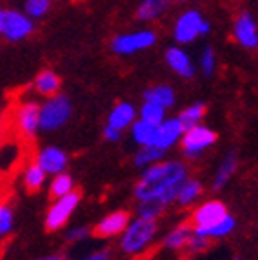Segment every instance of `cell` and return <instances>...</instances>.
<instances>
[{
	"label": "cell",
	"mask_w": 258,
	"mask_h": 260,
	"mask_svg": "<svg viewBox=\"0 0 258 260\" xmlns=\"http://www.w3.org/2000/svg\"><path fill=\"white\" fill-rule=\"evenodd\" d=\"M188 172L179 161H166L152 165L145 170L143 177L134 186V197L137 201L159 199V195L174 183L184 181Z\"/></svg>",
	"instance_id": "1"
},
{
	"label": "cell",
	"mask_w": 258,
	"mask_h": 260,
	"mask_svg": "<svg viewBox=\"0 0 258 260\" xmlns=\"http://www.w3.org/2000/svg\"><path fill=\"white\" fill-rule=\"evenodd\" d=\"M157 233V220L155 219H136L134 222H128L121 237V251L126 255H136V253L145 251V248L153 240Z\"/></svg>",
	"instance_id": "2"
},
{
	"label": "cell",
	"mask_w": 258,
	"mask_h": 260,
	"mask_svg": "<svg viewBox=\"0 0 258 260\" xmlns=\"http://www.w3.org/2000/svg\"><path fill=\"white\" fill-rule=\"evenodd\" d=\"M73 112V105L65 96H54L40 107V119L38 128L42 130H56L67 123Z\"/></svg>",
	"instance_id": "3"
},
{
	"label": "cell",
	"mask_w": 258,
	"mask_h": 260,
	"mask_svg": "<svg viewBox=\"0 0 258 260\" xmlns=\"http://www.w3.org/2000/svg\"><path fill=\"white\" fill-rule=\"evenodd\" d=\"M78 204H80V191L73 190L61 197H56V203L51 206L45 217V230L51 233L61 230V226H65V222L71 219Z\"/></svg>",
	"instance_id": "4"
},
{
	"label": "cell",
	"mask_w": 258,
	"mask_h": 260,
	"mask_svg": "<svg viewBox=\"0 0 258 260\" xmlns=\"http://www.w3.org/2000/svg\"><path fill=\"white\" fill-rule=\"evenodd\" d=\"M33 32V22L29 16L11 9H0V35L9 42L27 38Z\"/></svg>",
	"instance_id": "5"
},
{
	"label": "cell",
	"mask_w": 258,
	"mask_h": 260,
	"mask_svg": "<svg viewBox=\"0 0 258 260\" xmlns=\"http://www.w3.org/2000/svg\"><path fill=\"white\" fill-rule=\"evenodd\" d=\"M182 152L188 159H195L206 150L210 148L215 141H217V134L211 128H206L202 125H194L188 130L182 132Z\"/></svg>",
	"instance_id": "6"
},
{
	"label": "cell",
	"mask_w": 258,
	"mask_h": 260,
	"mask_svg": "<svg viewBox=\"0 0 258 260\" xmlns=\"http://www.w3.org/2000/svg\"><path fill=\"white\" fill-rule=\"evenodd\" d=\"M208 31H210V24L204 22V18H202V15L199 11L190 9L184 15H181V18L175 24L174 35H175V40L181 42V44H190L197 37L206 35Z\"/></svg>",
	"instance_id": "7"
},
{
	"label": "cell",
	"mask_w": 258,
	"mask_h": 260,
	"mask_svg": "<svg viewBox=\"0 0 258 260\" xmlns=\"http://www.w3.org/2000/svg\"><path fill=\"white\" fill-rule=\"evenodd\" d=\"M38 119H40V107L35 102L22 103L15 114V126H16V134L20 136L22 141L33 143L35 134L38 130Z\"/></svg>",
	"instance_id": "8"
},
{
	"label": "cell",
	"mask_w": 258,
	"mask_h": 260,
	"mask_svg": "<svg viewBox=\"0 0 258 260\" xmlns=\"http://www.w3.org/2000/svg\"><path fill=\"white\" fill-rule=\"evenodd\" d=\"M157 37L155 32L146 29V31H137L130 32V35H121L112 40V51L116 54H134L137 51H145V49L152 47L155 44Z\"/></svg>",
	"instance_id": "9"
},
{
	"label": "cell",
	"mask_w": 258,
	"mask_h": 260,
	"mask_svg": "<svg viewBox=\"0 0 258 260\" xmlns=\"http://www.w3.org/2000/svg\"><path fill=\"white\" fill-rule=\"evenodd\" d=\"M233 37L238 44L246 49H254L258 45V29L256 22L249 13H242L235 20L233 25Z\"/></svg>",
	"instance_id": "10"
},
{
	"label": "cell",
	"mask_w": 258,
	"mask_h": 260,
	"mask_svg": "<svg viewBox=\"0 0 258 260\" xmlns=\"http://www.w3.org/2000/svg\"><path fill=\"white\" fill-rule=\"evenodd\" d=\"M226 213L228 210L224 203H220V201H208V203L201 204L194 211L190 220L194 222V228H208L211 224L218 222Z\"/></svg>",
	"instance_id": "11"
},
{
	"label": "cell",
	"mask_w": 258,
	"mask_h": 260,
	"mask_svg": "<svg viewBox=\"0 0 258 260\" xmlns=\"http://www.w3.org/2000/svg\"><path fill=\"white\" fill-rule=\"evenodd\" d=\"M130 222V213L128 211H112L105 219H101L100 224L94 228V235L101 237V239H110L119 233L125 232V228Z\"/></svg>",
	"instance_id": "12"
},
{
	"label": "cell",
	"mask_w": 258,
	"mask_h": 260,
	"mask_svg": "<svg viewBox=\"0 0 258 260\" xmlns=\"http://www.w3.org/2000/svg\"><path fill=\"white\" fill-rule=\"evenodd\" d=\"M181 134H182V126H181V123H179V119L177 118L166 119V121H161L155 126V134H153L152 145L157 146V148H163V150H168L170 146L177 143Z\"/></svg>",
	"instance_id": "13"
},
{
	"label": "cell",
	"mask_w": 258,
	"mask_h": 260,
	"mask_svg": "<svg viewBox=\"0 0 258 260\" xmlns=\"http://www.w3.org/2000/svg\"><path fill=\"white\" fill-rule=\"evenodd\" d=\"M37 162L45 174H60L67 167V155L56 146H47L37 155Z\"/></svg>",
	"instance_id": "14"
},
{
	"label": "cell",
	"mask_w": 258,
	"mask_h": 260,
	"mask_svg": "<svg viewBox=\"0 0 258 260\" xmlns=\"http://www.w3.org/2000/svg\"><path fill=\"white\" fill-rule=\"evenodd\" d=\"M165 58H166V61H168L170 67H172V69H174L177 74H181L182 78H191V76H194V73H195L194 63H191L190 56H188L182 49L170 47L168 51H166Z\"/></svg>",
	"instance_id": "15"
},
{
	"label": "cell",
	"mask_w": 258,
	"mask_h": 260,
	"mask_svg": "<svg viewBox=\"0 0 258 260\" xmlns=\"http://www.w3.org/2000/svg\"><path fill=\"white\" fill-rule=\"evenodd\" d=\"M235 224L237 222H235L233 217H231L230 213H226L218 222L211 224V226H208V228H191V232H194L195 235L206 237V239H218V237L230 235L235 230Z\"/></svg>",
	"instance_id": "16"
},
{
	"label": "cell",
	"mask_w": 258,
	"mask_h": 260,
	"mask_svg": "<svg viewBox=\"0 0 258 260\" xmlns=\"http://www.w3.org/2000/svg\"><path fill=\"white\" fill-rule=\"evenodd\" d=\"M134 118H136V109H134L130 103H119L112 109L109 116V126L116 130H125L126 126L132 125Z\"/></svg>",
	"instance_id": "17"
},
{
	"label": "cell",
	"mask_w": 258,
	"mask_h": 260,
	"mask_svg": "<svg viewBox=\"0 0 258 260\" xmlns=\"http://www.w3.org/2000/svg\"><path fill=\"white\" fill-rule=\"evenodd\" d=\"M238 167V159H237V152H230V154L224 157V161L220 162L217 174L213 179V188L215 190H220L222 186H226V183L231 179V175L235 174Z\"/></svg>",
	"instance_id": "18"
},
{
	"label": "cell",
	"mask_w": 258,
	"mask_h": 260,
	"mask_svg": "<svg viewBox=\"0 0 258 260\" xmlns=\"http://www.w3.org/2000/svg\"><path fill=\"white\" fill-rule=\"evenodd\" d=\"M60 85H61V80L53 71H42L37 76V80H35V89H37V92L44 94V96H53V94H56Z\"/></svg>",
	"instance_id": "19"
},
{
	"label": "cell",
	"mask_w": 258,
	"mask_h": 260,
	"mask_svg": "<svg viewBox=\"0 0 258 260\" xmlns=\"http://www.w3.org/2000/svg\"><path fill=\"white\" fill-rule=\"evenodd\" d=\"M145 102H152L161 105L163 109H168L175 103V94L168 85H157L152 87L145 92Z\"/></svg>",
	"instance_id": "20"
},
{
	"label": "cell",
	"mask_w": 258,
	"mask_h": 260,
	"mask_svg": "<svg viewBox=\"0 0 258 260\" xmlns=\"http://www.w3.org/2000/svg\"><path fill=\"white\" fill-rule=\"evenodd\" d=\"M202 193V184L195 179H184L179 188V193H177V199L181 206H188V204L195 203L199 199V195Z\"/></svg>",
	"instance_id": "21"
},
{
	"label": "cell",
	"mask_w": 258,
	"mask_h": 260,
	"mask_svg": "<svg viewBox=\"0 0 258 260\" xmlns=\"http://www.w3.org/2000/svg\"><path fill=\"white\" fill-rule=\"evenodd\" d=\"M170 0H143V4L137 9L139 20H155L168 8Z\"/></svg>",
	"instance_id": "22"
},
{
	"label": "cell",
	"mask_w": 258,
	"mask_h": 260,
	"mask_svg": "<svg viewBox=\"0 0 258 260\" xmlns=\"http://www.w3.org/2000/svg\"><path fill=\"white\" fill-rule=\"evenodd\" d=\"M190 235H191V226H190V224H181V226H177L175 230H172V232L166 235L165 248H168V249H182L186 246V242H188V239H190Z\"/></svg>",
	"instance_id": "23"
},
{
	"label": "cell",
	"mask_w": 258,
	"mask_h": 260,
	"mask_svg": "<svg viewBox=\"0 0 258 260\" xmlns=\"http://www.w3.org/2000/svg\"><path fill=\"white\" fill-rule=\"evenodd\" d=\"M45 181V172L42 170V167L38 162H31L27 168H25L24 174V184L27 188V191H38L42 186H44Z\"/></svg>",
	"instance_id": "24"
},
{
	"label": "cell",
	"mask_w": 258,
	"mask_h": 260,
	"mask_svg": "<svg viewBox=\"0 0 258 260\" xmlns=\"http://www.w3.org/2000/svg\"><path fill=\"white\" fill-rule=\"evenodd\" d=\"M204 112H206L204 103H195V105H191V107H188V109L182 110L177 118L179 123H181V126H182V132L188 130L190 126L197 125V123L202 119V116H204Z\"/></svg>",
	"instance_id": "25"
},
{
	"label": "cell",
	"mask_w": 258,
	"mask_h": 260,
	"mask_svg": "<svg viewBox=\"0 0 258 260\" xmlns=\"http://www.w3.org/2000/svg\"><path fill=\"white\" fill-rule=\"evenodd\" d=\"M155 126L157 125H150V123L139 119L137 123H134L132 126V136L137 143L141 146L145 145H152L153 141V134H155Z\"/></svg>",
	"instance_id": "26"
},
{
	"label": "cell",
	"mask_w": 258,
	"mask_h": 260,
	"mask_svg": "<svg viewBox=\"0 0 258 260\" xmlns=\"http://www.w3.org/2000/svg\"><path fill=\"white\" fill-rule=\"evenodd\" d=\"M165 152L166 150L157 148V146H153V145H145L141 150L136 154V165L137 167H146L150 162H155V161H159V159H163Z\"/></svg>",
	"instance_id": "27"
},
{
	"label": "cell",
	"mask_w": 258,
	"mask_h": 260,
	"mask_svg": "<svg viewBox=\"0 0 258 260\" xmlns=\"http://www.w3.org/2000/svg\"><path fill=\"white\" fill-rule=\"evenodd\" d=\"M141 119L150 125H159L165 119V109L157 103L145 102V105L141 107Z\"/></svg>",
	"instance_id": "28"
},
{
	"label": "cell",
	"mask_w": 258,
	"mask_h": 260,
	"mask_svg": "<svg viewBox=\"0 0 258 260\" xmlns=\"http://www.w3.org/2000/svg\"><path fill=\"white\" fill-rule=\"evenodd\" d=\"M74 190V183H73V177L69 174H56V177L53 179V183H51V195L53 197H61V195L69 193V191Z\"/></svg>",
	"instance_id": "29"
},
{
	"label": "cell",
	"mask_w": 258,
	"mask_h": 260,
	"mask_svg": "<svg viewBox=\"0 0 258 260\" xmlns=\"http://www.w3.org/2000/svg\"><path fill=\"white\" fill-rule=\"evenodd\" d=\"M139 208H137V213L143 219H157L159 215L165 210V204L159 199H148V201H139Z\"/></svg>",
	"instance_id": "30"
},
{
	"label": "cell",
	"mask_w": 258,
	"mask_h": 260,
	"mask_svg": "<svg viewBox=\"0 0 258 260\" xmlns=\"http://www.w3.org/2000/svg\"><path fill=\"white\" fill-rule=\"evenodd\" d=\"M13 228V210L4 199H0V237L8 235Z\"/></svg>",
	"instance_id": "31"
},
{
	"label": "cell",
	"mask_w": 258,
	"mask_h": 260,
	"mask_svg": "<svg viewBox=\"0 0 258 260\" xmlns=\"http://www.w3.org/2000/svg\"><path fill=\"white\" fill-rule=\"evenodd\" d=\"M51 8V0H27L25 2V13L31 18H40Z\"/></svg>",
	"instance_id": "32"
},
{
	"label": "cell",
	"mask_w": 258,
	"mask_h": 260,
	"mask_svg": "<svg viewBox=\"0 0 258 260\" xmlns=\"http://www.w3.org/2000/svg\"><path fill=\"white\" fill-rule=\"evenodd\" d=\"M201 67H202V73L206 74V76H211L215 71V53L211 47H206L204 53H202L201 56Z\"/></svg>",
	"instance_id": "33"
},
{
	"label": "cell",
	"mask_w": 258,
	"mask_h": 260,
	"mask_svg": "<svg viewBox=\"0 0 258 260\" xmlns=\"http://www.w3.org/2000/svg\"><path fill=\"white\" fill-rule=\"evenodd\" d=\"M85 237H89V230L85 226H78V228H74V230H71V232L65 235V239H67L69 242H78V240L85 239Z\"/></svg>",
	"instance_id": "34"
},
{
	"label": "cell",
	"mask_w": 258,
	"mask_h": 260,
	"mask_svg": "<svg viewBox=\"0 0 258 260\" xmlns=\"http://www.w3.org/2000/svg\"><path fill=\"white\" fill-rule=\"evenodd\" d=\"M103 136H105V139H109V141H117V139L121 138V132L107 125L105 128H103Z\"/></svg>",
	"instance_id": "35"
},
{
	"label": "cell",
	"mask_w": 258,
	"mask_h": 260,
	"mask_svg": "<svg viewBox=\"0 0 258 260\" xmlns=\"http://www.w3.org/2000/svg\"><path fill=\"white\" fill-rule=\"evenodd\" d=\"M83 260H109V251H100V253H94V255L87 256Z\"/></svg>",
	"instance_id": "36"
},
{
	"label": "cell",
	"mask_w": 258,
	"mask_h": 260,
	"mask_svg": "<svg viewBox=\"0 0 258 260\" xmlns=\"http://www.w3.org/2000/svg\"><path fill=\"white\" fill-rule=\"evenodd\" d=\"M8 132H9V126L6 125V123H2V125H0V145H2V141L6 139Z\"/></svg>",
	"instance_id": "37"
},
{
	"label": "cell",
	"mask_w": 258,
	"mask_h": 260,
	"mask_svg": "<svg viewBox=\"0 0 258 260\" xmlns=\"http://www.w3.org/2000/svg\"><path fill=\"white\" fill-rule=\"evenodd\" d=\"M38 260H63V256H60V255H51V256H44V258H38Z\"/></svg>",
	"instance_id": "38"
},
{
	"label": "cell",
	"mask_w": 258,
	"mask_h": 260,
	"mask_svg": "<svg viewBox=\"0 0 258 260\" xmlns=\"http://www.w3.org/2000/svg\"><path fill=\"white\" fill-rule=\"evenodd\" d=\"M0 199H4V184H0Z\"/></svg>",
	"instance_id": "39"
},
{
	"label": "cell",
	"mask_w": 258,
	"mask_h": 260,
	"mask_svg": "<svg viewBox=\"0 0 258 260\" xmlns=\"http://www.w3.org/2000/svg\"><path fill=\"white\" fill-rule=\"evenodd\" d=\"M139 260H152V258H148V256H145V258H139Z\"/></svg>",
	"instance_id": "40"
},
{
	"label": "cell",
	"mask_w": 258,
	"mask_h": 260,
	"mask_svg": "<svg viewBox=\"0 0 258 260\" xmlns=\"http://www.w3.org/2000/svg\"><path fill=\"white\" fill-rule=\"evenodd\" d=\"M233 260H240V258H238V256H237V258H233Z\"/></svg>",
	"instance_id": "41"
},
{
	"label": "cell",
	"mask_w": 258,
	"mask_h": 260,
	"mask_svg": "<svg viewBox=\"0 0 258 260\" xmlns=\"http://www.w3.org/2000/svg\"><path fill=\"white\" fill-rule=\"evenodd\" d=\"M0 125H2V119H0Z\"/></svg>",
	"instance_id": "42"
},
{
	"label": "cell",
	"mask_w": 258,
	"mask_h": 260,
	"mask_svg": "<svg viewBox=\"0 0 258 260\" xmlns=\"http://www.w3.org/2000/svg\"><path fill=\"white\" fill-rule=\"evenodd\" d=\"M179 2H184V0H179Z\"/></svg>",
	"instance_id": "43"
}]
</instances>
